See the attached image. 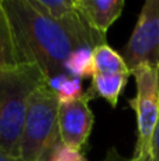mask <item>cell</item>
Instances as JSON below:
<instances>
[{"mask_svg": "<svg viewBox=\"0 0 159 161\" xmlns=\"http://www.w3.org/2000/svg\"><path fill=\"white\" fill-rule=\"evenodd\" d=\"M10 19L21 64H34L45 79L65 72V61L73 50L85 47L65 25L38 11L30 0H3Z\"/></svg>", "mask_w": 159, "mask_h": 161, "instance_id": "obj_1", "label": "cell"}, {"mask_svg": "<svg viewBox=\"0 0 159 161\" xmlns=\"http://www.w3.org/2000/svg\"><path fill=\"white\" fill-rule=\"evenodd\" d=\"M34 64L0 69V148L20 158V142L30 97L45 82Z\"/></svg>", "mask_w": 159, "mask_h": 161, "instance_id": "obj_2", "label": "cell"}, {"mask_svg": "<svg viewBox=\"0 0 159 161\" xmlns=\"http://www.w3.org/2000/svg\"><path fill=\"white\" fill-rule=\"evenodd\" d=\"M59 100L47 80L31 95L20 142L23 161H51L61 144Z\"/></svg>", "mask_w": 159, "mask_h": 161, "instance_id": "obj_3", "label": "cell"}, {"mask_svg": "<svg viewBox=\"0 0 159 161\" xmlns=\"http://www.w3.org/2000/svg\"><path fill=\"white\" fill-rule=\"evenodd\" d=\"M131 75L137 85V93L130 99L137 116V143L130 161H151L152 139L159 119V69L141 65Z\"/></svg>", "mask_w": 159, "mask_h": 161, "instance_id": "obj_4", "label": "cell"}, {"mask_svg": "<svg viewBox=\"0 0 159 161\" xmlns=\"http://www.w3.org/2000/svg\"><path fill=\"white\" fill-rule=\"evenodd\" d=\"M121 55L131 72L141 65H151L159 69V0L144 3Z\"/></svg>", "mask_w": 159, "mask_h": 161, "instance_id": "obj_5", "label": "cell"}, {"mask_svg": "<svg viewBox=\"0 0 159 161\" xmlns=\"http://www.w3.org/2000/svg\"><path fill=\"white\" fill-rule=\"evenodd\" d=\"M90 97L85 92L80 99L59 106V133L62 144L82 151L93 130L95 116L89 106Z\"/></svg>", "mask_w": 159, "mask_h": 161, "instance_id": "obj_6", "label": "cell"}, {"mask_svg": "<svg viewBox=\"0 0 159 161\" xmlns=\"http://www.w3.org/2000/svg\"><path fill=\"white\" fill-rule=\"evenodd\" d=\"M76 10L97 36L106 40V33L121 16L124 0H73Z\"/></svg>", "mask_w": 159, "mask_h": 161, "instance_id": "obj_7", "label": "cell"}, {"mask_svg": "<svg viewBox=\"0 0 159 161\" xmlns=\"http://www.w3.org/2000/svg\"><path fill=\"white\" fill-rule=\"evenodd\" d=\"M128 74H118V75H99L95 74L92 78V85L86 91L90 100L95 97H101L111 108H115L121 93L128 82Z\"/></svg>", "mask_w": 159, "mask_h": 161, "instance_id": "obj_8", "label": "cell"}, {"mask_svg": "<svg viewBox=\"0 0 159 161\" xmlns=\"http://www.w3.org/2000/svg\"><path fill=\"white\" fill-rule=\"evenodd\" d=\"M93 64H95V74L99 75H118V74H128V69L123 55L113 50L107 42L93 48Z\"/></svg>", "mask_w": 159, "mask_h": 161, "instance_id": "obj_9", "label": "cell"}, {"mask_svg": "<svg viewBox=\"0 0 159 161\" xmlns=\"http://www.w3.org/2000/svg\"><path fill=\"white\" fill-rule=\"evenodd\" d=\"M17 65H21V62L16 48L13 28L3 0H0V69Z\"/></svg>", "mask_w": 159, "mask_h": 161, "instance_id": "obj_10", "label": "cell"}, {"mask_svg": "<svg viewBox=\"0 0 159 161\" xmlns=\"http://www.w3.org/2000/svg\"><path fill=\"white\" fill-rule=\"evenodd\" d=\"M65 72L73 78L86 79L95 75V64H93V48L79 47L69 54L65 61Z\"/></svg>", "mask_w": 159, "mask_h": 161, "instance_id": "obj_11", "label": "cell"}, {"mask_svg": "<svg viewBox=\"0 0 159 161\" xmlns=\"http://www.w3.org/2000/svg\"><path fill=\"white\" fill-rule=\"evenodd\" d=\"M55 93L59 100V105H66V103H72L75 100L80 99L85 95L82 79L73 78V76L69 75L55 91Z\"/></svg>", "mask_w": 159, "mask_h": 161, "instance_id": "obj_12", "label": "cell"}, {"mask_svg": "<svg viewBox=\"0 0 159 161\" xmlns=\"http://www.w3.org/2000/svg\"><path fill=\"white\" fill-rule=\"evenodd\" d=\"M51 161H87V158L85 157V154L82 151L73 150V148L68 147V146L61 143L56 147Z\"/></svg>", "mask_w": 159, "mask_h": 161, "instance_id": "obj_13", "label": "cell"}, {"mask_svg": "<svg viewBox=\"0 0 159 161\" xmlns=\"http://www.w3.org/2000/svg\"><path fill=\"white\" fill-rule=\"evenodd\" d=\"M151 161H159V119H158V125L154 133V139H152Z\"/></svg>", "mask_w": 159, "mask_h": 161, "instance_id": "obj_14", "label": "cell"}, {"mask_svg": "<svg viewBox=\"0 0 159 161\" xmlns=\"http://www.w3.org/2000/svg\"><path fill=\"white\" fill-rule=\"evenodd\" d=\"M103 161H130V160H126L123 156H120V153L113 147L109 150V153L106 154V157H104Z\"/></svg>", "mask_w": 159, "mask_h": 161, "instance_id": "obj_15", "label": "cell"}, {"mask_svg": "<svg viewBox=\"0 0 159 161\" xmlns=\"http://www.w3.org/2000/svg\"><path fill=\"white\" fill-rule=\"evenodd\" d=\"M0 161H23L21 158L13 157L11 154H8L7 151H4L3 148H0Z\"/></svg>", "mask_w": 159, "mask_h": 161, "instance_id": "obj_16", "label": "cell"}]
</instances>
